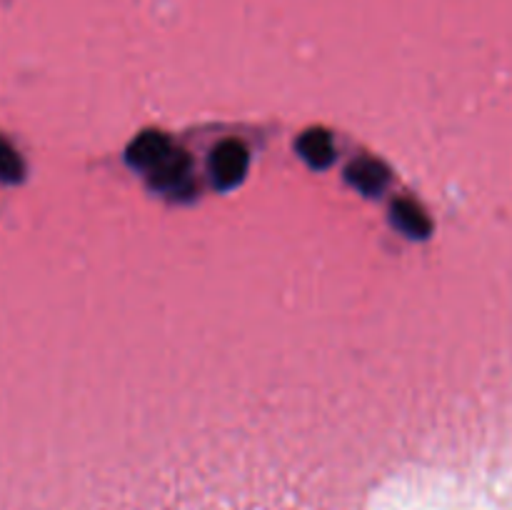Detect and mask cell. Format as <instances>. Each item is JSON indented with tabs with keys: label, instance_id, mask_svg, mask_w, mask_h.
Instances as JSON below:
<instances>
[{
	"label": "cell",
	"instance_id": "6da1fadb",
	"mask_svg": "<svg viewBox=\"0 0 512 510\" xmlns=\"http://www.w3.org/2000/svg\"><path fill=\"white\" fill-rule=\"evenodd\" d=\"M213 170H215V180H218L220 188H233L240 178L248 170V150L243 148L235 140H228L218 148L213 160Z\"/></svg>",
	"mask_w": 512,
	"mask_h": 510
},
{
	"label": "cell",
	"instance_id": "7a4b0ae2",
	"mask_svg": "<svg viewBox=\"0 0 512 510\" xmlns=\"http://www.w3.org/2000/svg\"><path fill=\"white\" fill-rule=\"evenodd\" d=\"M300 153L315 168H323L333 160V143H330L328 135L323 133H310L300 140Z\"/></svg>",
	"mask_w": 512,
	"mask_h": 510
},
{
	"label": "cell",
	"instance_id": "3957f363",
	"mask_svg": "<svg viewBox=\"0 0 512 510\" xmlns=\"http://www.w3.org/2000/svg\"><path fill=\"white\" fill-rule=\"evenodd\" d=\"M398 223L403 225L405 233H410L413 238H425V235L430 233V228H433L428 215H425L418 205L410 203V200L398 205Z\"/></svg>",
	"mask_w": 512,
	"mask_h": 510
},
{
	"label": "cell",
	"instance_id": "277c9868",
	"mask_svg": "<svg viewBox=\"0 0 512 510\" xmlns=\"http://www.w3.org/2000/svg\"><path fill=\"white\" fill-rule=\"evenodd\" d=\"M23 178V160L15 153L8 140L0 138V180L3 183H18Z\"/></svg>",
	"mask_w": 512,
	"mask_h": 510
},
{
	"label": "cell",
	"instance_id": "5b68a950",
	"mask_svg": "<svg viewBox=\"0 0 512 510\" xmlns=\"http://www.w3.org/2000/svg\"><path fill=\"white\" fill-rule=\"evenodd\" d=\"M350 173L355 175V185L363 190H368V193L380 190V183L385 180V175H380V165L375 163V160H363V163L353 165V168H350Z\"/></svg>",
	"mask_w": 512,
	"mask_h": 510
}]
</instances>
